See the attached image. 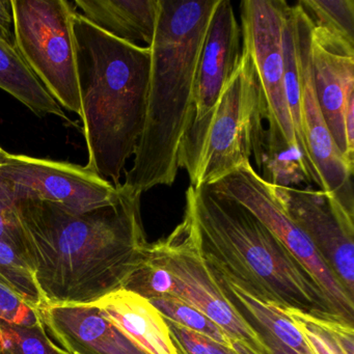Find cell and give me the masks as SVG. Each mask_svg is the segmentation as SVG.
Returning a JSON list of instances; mask_svg holds the SVG:
<instances>
[{"mask_svg": "<svg viewBox=\"0 0 354 354\" xmlns=\"http://www.w3.org/2000/svg\"><path fill=\"white\" fill-rule=\"evenodd\" d=\"M0 241L11 244L24 257L21 229L15 210V198L0 174Z\"/></svg>", "mask_w": 354, "mask_h": 354, "instance_id": "25", "label": "cell"}, {"mask_svg": "<svg viewBox=\"0 0 354 354\" xmlns=\"http://www.w3.org/2000/svg\"><path fill=\"white\" fill-rule=\"evenodd\" d=\"M0 354H65L44 325L26 326L0 319Z\"/></svg>", "mask_w": 354, "mask_h": 354, "instance_id": "22", "label": "cell"}, {"mask_svg": "<svg viewBox=\"0 0 354 354\" xmlns=\"http://www.w3.org/2000/svg\"><path fill=\"white\" fill-rule=\"evenodd\" d=\"M39 315L47 333L67 354H148L94 304H44Z\"/></svg>", "mask_w": 354, "mask_h": 354, "instance_id": "15", "label": "cell"}, {"mask_svg": "<svg viewBox=\"0 0 354 354\" xmlns=\"http://www.w3.org/2000/svg\"><path fill=\"white\" fill-rule=\"evenodd\" d=\"M315 354H354L353 325L341 319H320L296 310H283Z\"/></svg>", "mask_w": 354, "mask_h": 354, "instance_id": "19", "label": "cell"}, {"mask_svg": "<svg viewBox=\"0 0 354 354\" xmlns=\"http://www.w3.org/2000/svg\"><path fill=\"white\" fill-rule=\"evenodd\" d=\"M257 329H258L261 337H263L265 344H266V354H297L293 350L290 349L289 347L281 343L274 335H271L266 329L261 328V327H258ZM232 344H233V349L238 354H256L252 350L248 349L245 346L241 345V344L237 343V342L232 341Z\"/></svg>", "mask_w": 354, "mask_h": 354, "instance_id": "27", "label": "cell"}, {"mask_svg": "<svg viewBox=\"0 0 354 354\" xmlns=\"http://www.w3.org/2000/svg\"><path fill=\"white\" fill-rule=\"evenodd\" d=\"M312 24L354 43L353 0H300Z\"/></svg>", "mask_w": 354, "mask_h": 354, "instance_id": "21", "label": "cell"}, {"mask_svg": "<svg viewBox=\"0 0 354 354\" xmlns=\"http://www.w3.org/2000/svg\"><path fill=\"white\" fill-rule=\"evenodd\" d=\"M3 149L1 148V147H0V151H3Z\"/></svg>", "mask_w": 354, "mask_h": 354, "instance_id": "31", "label": "cell"}, {"mask_svg": "<svg viewBox=\"0 0 354 354\" xmlns=\"http://www.w3.org/2000/svg\"><path fill=\"white\" fill-rule=\"evenodd\" d=\"M159 0H75L88 22L125 42L150 47L159 16Z\"/></svg>", "mask_w": 354, "mask_h": 354, "instance_id": "17", "label": "cell"}, {"mask_svg": "<svg viewBox=\"0 0 354 354\" xmlns=\"http://www.w3.org/2000/svg\"><path fill=\"white\" fill-rule=\"evenodd\" d=\"M242 57L241 26L230 0H218L196 67L194 98L179 151V169L196 179L211 118Z\"/></svg>", "mask_w": 354, "mask_h": 354, "instance_id": "9", "label": "cell"}, {"mask_svg": "<svg viewBox=\"0 0 354 354\" xmlns=\"http://www.w3.org/2000/svg\"><path fill=\"white\" fill-rule=\"evenodd\" d=\"M140 198L121 184L115 203L84 212L15 198L24 260L44 304H93L123 289L148 244Z\"/></svg>", "mask_w": 354, "mask_h": 354, "instance_id": "1", "label": "cell"}, {"mask_svg": "<svg viewBox=\"0 0 354 354\" xmlns=\"http://www.w3.org/2000/svg\"><path fill=\"white\" fill-rule=\"evenodd\" d=\"M174 287L175 285L171 273L149 258L144 250L140 264L132 271L123 289L150 300L174 296Z\"/></svg>", "mask_w": 354, "mask_h": 354, "instance_id": "23", "label": "cell"}, {"mask_svg": "<svg viewBox=\"0 0 354 354\" xmlns=\"http://www.w3.org/2000/svg\"><path fill=\"white\" fill-rule=\"evenodd\" d=\"M149 301L158 310L165 320L181 325L184 328L200 333L221 345L233 348L232 339L227 333L211 321L206 315L194 306L173 296L154 298Z\"/></svg>", "mask_w": 354, "mask_h": 354, "instance_id": "20", "label": "cell"}, {"mask_svg": "<svg viewBox=\"0 0 354 354\" xmlns=\"http://www.w3.org/2000/svg\"><path fill=\"white\" fill-rule=\"evenodd\" d=\"M65 354H67V353H66V352H65Z\"/></svg>", "mask_w": 354, "mask_h": 354, "instance_id": "32", "label": "cell"}, {"mask_svg": "<svg viewBox=\"0 0 354 354\" xmlns=\"http://www.w3.org/2000/svg\"><path fill=\"white\" fill-rule=\"evenodd\" d=\"M151 44L147 113L131 169L123 185L142 196L171 186L192 109L196 67L218 0H159Z\"/></svg>", "mask_w": 354, "mask_h": 354, "instance_id": "3", "label": "cell"}, {"mask_svg": "<svg viewBox=\"0 0 354 354\" xmlns=\"http://www.w3.org/2000/svg\"><path fill=\"white\" fill-rule=\"evenodd\" d=\"M93 304L147 353L179 354L165 318L142 296L120 289Z\"/></svg>", "mask_w": 354, "mask_h": 354, "instance_id": "16", "label": "cell"}, {"mask_svg": "<svg viewBox=\"0 0 354 354\" xmlns=\"http://www.w3.org/2000/svg\"><path fill=\"white\" fill-rule=\"evenodd\" d=\"M297 46L302 132L315 167L322 180V192L337 200L354 214L353 169L344 160L327 129L317 99L310 67V35L313 24L306 12L292 7Z\"/></svg>", "mask_w": 354, "mask_h": 354, "instance_id": "13", "label": "cell"}, {"mask_svg": "<svg viewBox=\"0 0 354 354\" xmlns=\"http://www.w3.org/2000/svg\"><path fill=\"white\" fill-rule=\"evenodd\" d=\"M268 185L290 218L308 236L354 299V214L322 190Z\"/></svg>", "mask_w": 354, "mask_h": 354, "instance_id": "12", "label": "cell"}, {"mask_svg": "<svg viewBox=\"0 0 354 354\" xmlns=\"http://www.w3.org/2000/svg\"><path fill=\"white\" fill-rule=\"evenodd\" d=\"M178 350L185 354H238L233 348L221 345L200 333L165 320Z\"/></svg>", "mask_w": 354, "mask_h": 354, "instance_id": "26", "label": "cell"}, {"mask_svg": "<svg viewBox=\"0 0 354 354\" xmlns=\"http://www.w3.org/2000/svg\"><path fill=\"white\" fill-rule=\"evenodd\" d=\"M0 174L14 198H36L76 212L113 204L120 196L115 187L88 167L65 161L7 154L0 162Z\"/></svg>", "mask_w": 354, "mask_h": 354, "instance_id": "11", "label": "cell"}, {"mask_svg": "<svg viewBox=\"0 0 354 354\" xmlns=\"http://www.w3.org/2000/svg\"><path fill=\"white\" fill-rule=\"evenodd\" d=\"M266 119L264 101L250 55L242 48L235 75L223 91L211 118L194 188L212 185L250 162L262 167Z\"/></svg>", "mask_w": 354, "mask_h": 354, "instance_id": "5", "label": "cell"}, {"mask_svg": "<svg viewBox=\"0 0 354 354\" xmlns=\"http://www.w3.org/2000/svg\"><path fill=\"white\" fill-rule=\"evenodd\" d=\"M145 252L171 273L175 285L173 297L206 315L232 341L256 354H266L267 346L258 329L227 297L201 256L185 215L167 238L147 244Z\"/></svg>", "mask_w": 354, "mask_h": 354, "instance_id": "7", "label": "cell"}, {"mask_svg": "<svg viewBox=\"0 0 354 354\" xmlns=\"http://www.w3.org/2000/svg\"><path fill=\"white\" fill-rule=\"evenodd\" d=\"M185 196L192 238L214 274L265 304L345 321L308 269L248 209L205 186L190 185Z\"/></svg>", "mask_w": 354, "mask_h": 354, "instance_id": "2", "label": "cell"}, {"mask_svg": "<svg viewBox=\"0 0 354 354\" xmlns=\"http://www.w3.org/2000/svg\"><path fill=\"white\" fill-rule=\"evenodd\" d=\"M310 67L317 99L327 129L347 161L344 117L354 97V43L313 24Z\"/></svg>", "mask_w": 354, "mask_h": 354, "instance_id": "14", "label": "cell"}, {"mask_svg": "<svg viewBox=\"0 0 354 354\" xmlns=\"http://www.w3.org/2000/svg\"><path fill=\"white\" fill-rule=\"evenodd\" d=\"M12 7L20 55L53 99L82 118L75 8L66 0H12Z\"/></svg>", "mask_w": 354, "mask_h": 354, "instance_id": "6", "label": "cell"}, {"mask_svg": "<svg viewBox=\"0 0 354 354\" xmlns=\"http://www.w3.org/2000/svg\"><path fill=\"white\" fill-rule=\"evenodd\" d=\"M178 351H179V350H178ZM179 354H185V353H184V352L179 351Z\"/></svg>", "mask_w": 354, "mask_h": 354, "instance_id": "30", "label": "cell"}, {"mask_svg": "<svg viewBox=\"0 0 354 354\" xmlns=\"http://www.w3.org/2000/svg\"><path fill=\"white\" fill-rule=\"evenodd\" d=\"M88 169L115 187L144 131L150 47L125 42L74 14Z\"/></svg>", "mask_w": 354, "mask_h": 354, "instance_id": "4", "label": "cell"}, {"mask_svg": "<svg viewBox=\"0 0 354 354\" xmlns=\"http://www.w3.org/2000/svg\"><path fill=\"white\" fill-rule=\"evenodd\" d=\"M0 88L24 103L39 117L57 115L69 121L24 59L14 43L0 38Z\"/></svg>", "mask_w": 354, "mask_h": 354, "instance_id": "18", "label": "cell"}, {"mask_svg": "<svg viewBox=\"0 0 354 354\" xmlns=\"http://www.w3.org/2000/svg\"><path fill=\"white\" fill-rule=\"evenodd\" d=\"M6 154H7V152H6L5 150L0 151V162L3 161V157H5Z\"/></svg>", "mask_w": 354, "mask_h": 354, "instance_id": "29", "label": "cell"}, {"mask_svg": "<svg viewBox=\"0 0 354 354\" xmlns=\"http://www.w3.org/2000/svg\"><path fill=\"white\" fill-rule=\"evenodd\" d=\"M0 38L15 44L12 0H0Z\"/></svg>", "mask_w": 354, "mask_h": 354, "instance_id": "28", "label": "cell"}, {"mask_svg": "<svg viewBox=\"0 0 354 354\" xmlns=\"http://www.w3.org/2000/svg\"><path fill=\"white\" fill-rule=\"evenodd\" d=\"M0 319L13 324L36 326L43 324L36 308L0 279Z\"/></svg>", "mask_w": 354, "mask_h": 354, "instance_id": "24", "label": "cell"}, {"mask_svg": "<svg viewBox=\"0 0 354 354\" xmlns=\"http://www.w3.org/2000/svg\"><path fill=\"white\" fill-rule=\"evenodd\" d=\"M289 6L285 0H244L240 5L242 48L254 66L268 122L265 152L299 153L285 86L283 30Z\"/></svg>", "mask_w": 354, "mask_h": 354, "instance_id": "8", "label": "cell"}, {"mask_svg": "<svg viewBox=\"0 0 354 354\" xmlns=\"http://www.w3.org/2000/svg\"><path fill=\"white\" fill-rule=\"evenodd\" d=\"M205 187L231 198L254 214L308 269L337 314L353 325L354 299L349 297L308 236L290 218L252 163Z\"/></svg>", "mask_w": 354, "mask_h": 354, "instance_id": "10", "label": "cell"}]
</instances>
